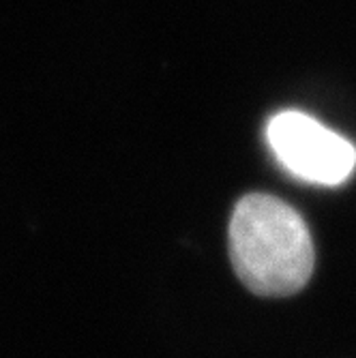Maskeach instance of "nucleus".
<instances>
[{
  "label": "nucleus",
  "instance_id": "f257e3e1",
  "mask_svg": "<svg viewBox=\"0 0 356 358\" xmlns=\"http://www.w3.org/2000/svg\"><path fill=\"white\" fill-rule=\"evenodd\" d=\"M230 255L241 281L260 296H290L313 271V243L301 215L264 193L243 198L230 221Z\"/></svg>",
  "mask_w": 356,
  "mask_h": 358
},
{
  "label": "nucleus",
  "instance_id": "f03ea898",
  "mask_svg": "<svg viewBox=\"0 0 356 358\" xmlns=\"http://www.w3.org/2000/svg\"><path fill=\"white\" fill-rule=\"evenodd\" d=\"M266 138L279 164L294 176L335 187L356 168V148L303 112H281L271 118Z\"/></svg>",
  "mask_w": 356,
  "mask_h": 358
}]
</instances>
